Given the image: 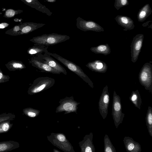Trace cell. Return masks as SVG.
<instances>
[{"mask_svg": "<svg viewBox=\"0 0 152 152\" xmlns=\"http://www.w3.org/2000/svg\"><path fill=\"white\" fill-rule=\"evenodd\" d=\"M63 107L64 109L65 110L70 111L73 109V106L72 103L67 102L64 104Z\"/></svg>", "mask_w": 152, "mask_h": 152, "instance_id": "83f0119b", "label": "cell"}, {"mask_svg": "<svg viewBox=\"0 0 152 152\" xmlns=\"http://www.w3.org/2000/svg\"><path fill=\"white\" fill-rule=\"evenodd\" d=\"M7 68L10 71L21 70L26 68L25 65L21 61L12 60L5 64Z\"/></svg>", "mask_w": 152, "mask_h": 152, "instance_id": "e0dca14e", "label": "cell"}, {"mask_svg": "<svg viewBox=\"0 0 152 152\" xmlns=\"http://www.w3.org/2000/svg\"><path fill=\"white\" fill-rule=\"evenodd\" d=\"M70 38V37L66 35L52 33L34 37L30 41L34 43V45H42L49 46L64 42Z\"/></svg>", "mask_w": 152, "mask_h": 152, "instance_id": "6da1fadb", "label": "cell"}, {"mask_svg": "<svg viewBox=\"0 0 152 152\" xmlns=\"http://www.w3.org/2000/svg\"><path fill=\"white\" fill-rule=\"evenodd\" d=\"M129 4L128 0H115L114 7L117 10Z\"/></svg>", "mask_w": 152, "mask_h": 152, "instance_id": "484cf974", "label": "cell"}, {"mask_svg": "<svg viewBox=\"0 0 152 152\" xmlns=\"http://www.w3.org/2000/svg\"><path fill=\"white\" fill-rule=\"evenodd\" d=\"M10 77L8 75L3 74L0 67V83H3L8 81Z\"/></svg>", "mask_w": 152, "mask_h": 152, "instance_id": "4316f807", "label": "cell"}, {"mask_svg": "<svg viewBox=\"0 0 152 152\" xmlns=\"http://www.w3.org/2000/svg\"><path fill=\"white\" fill-rule=\"evenodd\" d=\"M126 151L127 152H140V145L129 137L125 136L123 139Z\"/></svg>", "mask_w": 152, "mask_h": 152, "instance_id": "4fadbf2b", "label": "cell"}, {"mask_svg": "<svg viewBox=\"0 0 152 152\" xmlns=\"http://www.w3.org/2000/svg\"><path fill=\"white\" fill-rule=\"evenodd\" d=\"M58 139L61 142H64L65 140V137L62 134H59L57 136Z\"/></svg>", "mask_w": 152, "mask_h": 152, "instance_id": "4dcf8cb0", "label": "cell"}, {"mask_svg": "<svg viewBox=\"0 0 152 152\" xmlns=\"http://www.w3.org/2000/svg\"><path fill=\"white\" fill-rule=\"evenodd\" d=\"M15 115L11 113H4L0 114V123L7 121H12L15 119Z\"/></svg>", "mask_w": 152, "mask_h": 152, "instance_id": "d4e9b609", "label": "cell"}, {"mask_svg": "<svg viewBox=\"0 0 152 152\" xmlns=\"http://www.w3.org/2000/svg\"><path fill=\"white\" fill-rule=\"evenodd\" d=\"M47 1L49 2H55L56 1V0H46Z\"/></svg>", "mask_w": 152, "mask_h": 152, "instance_id": "d6a6232c", "label": "cell"}, {"mask_svg": "<svg viewBox=\"0 0 152 152\" xmlns=\"http://www.w3.org/2000/svg\"><path fill=\"white\" fill-rule=\"evenodd\" d=\"M112 115L116 128L121 124L124 117V114L122 112L121 98L115 91L113 93Z\"/></svg>", "mask_w": 152, "mask_h": 152, "instance_id": "277c9868", "label": "cell"}, {"mask_svg": "<svg viewBox=\"0 0 152 152\" xmlns=\"http://www.w3.org/2000/svg\"><path fill=\"white\" fill-rule=\"evenodd\" d=\"M104 152H116L115 149L107 134H105L104 138Z\"/></svg>", "mask_w": 152, "mask_h": 152, "instance_id": "603a6c76", "label": "cell"}, {"mask_svg": "<svg viewBox=\"0 0 152 152\" xmlns=\"http://www.w3.org/2000/svg\"><path fill=\"white\" fill-rule=\"evenodd\" d=\"M145 118L148 132L152 137V108L150 106L148 107Z\"/></svg>", "mask_w": 152, "mask_h": 152, "instance_id": "7402d4cb", "label": "cell"}, {"mask_svg": "<svg viewBox=\"0 0 152 152\" xmlns=\"http://www.w3.org/2000/svg\"><path fill=\"white\" fill-rule=\"evenodd\" d=\"M152 10L150 4H146L140 9L137 14L138 21L140 22L144 21L150 15Z\"/></svg>", "mask_w": 152, "mask_h": 152, "instance_id": "9a60e30c", "label": "cell"}, {"mask_svg": "<svg viewBox=\"0 0 152 152\" xmlns=\"http://www.w3.org/2000/svg\"><path fill=\"white\" fill-rule=\"evenodd\" d=\"M28 61L32 66L38 69L42 72L50 73L56 74H60L50 67L46 64L41 61L35 56H33Z\"/></svg>", "mask_w": 152, "mask_h": 152, "instance_id": "30bf717a", "label": "cell"}, {"mask_svg": "<svg viewBox=\"0 0 152 152\" xmlns=\"http://www.w3.org/2000/svg\"><path fill=\"white\" fill-rule=\"evenodd\" d=\"M90 50L96 54H101L104 55H108L111 52L110 47L107 43L92 47L90 48Z\"/></svg>", "mask_w": 152, "mask_h": 152, "instance_id": "ac0fdd59", "label": "cell"}, {"mask_svg": "<svg viewBox=\"0 0 152 152\" xmlns=\"http://www.w3.org/2000/svg\"><path fill=\"white\" fill-rule=\"evenodd\" d=\"M86 66L92 71L101 73L106 72L108 68L105 62L98 60L89 62Z\"/></svg>", "mask_w": 152, "mask_h": 152, "instance_id": "8fae6325", "label": "cell"}, {"mask_svg": "<svg viewBox=\"0 0 152 152\" xmlns=\"http://www.w3.org/2000/svg\"><path fill=\"white\" fill-rule=\"evenodd\" d=\"M110 102V97L108 91V87L106 85L103 89L98 103L99 113L103 119H105L107 116Z\"/></svg>", "mask_w": 152, "mask_h": 152, "instance_id": "52a82bcc", "label": "cell"}, {"mask_svg": "<svg viewBox=\"0 0 152 152\" xmlns=\"http://www.w3.org/2000/svg\"><path fill=\"white\" fill-rule=\"evenodd\" d=\"M8 25V24L6 23H3L0 24V28H3L7 27Z\"/></svg>", "mask_w": 152, "mask_h": 152, "instance_id": "1f68e13d", "label": "cell"}, {"mask_svg": "<svg viewBox=\"0 0 152 152\" xmlns=\"http://www.w3.org/2000/svg\"><path fill=\"white\" fill-rule=\"evenodd\" d=\"M10 121H7L0 123V134L8 132L12 127L13 124Z\"/></svg>", "mask_w": 152, "mask_h": 152, "instance_id": "cb8c5ba5", "label": "cell"}, {"mask_svg": "<svg viewBox=\"0 0 152 152\" xmlns=\"http://www.w3.org/2000/svg\"><path fill=\"white\" fill-rule=\"evenodd\" d=\"M45 24L44 23H28V25L24 26L21 28L20 34H28L43 27Z\"/></svg>", "mask_w": 152, "mask_h": 152, "instance_id": "d6986e66", "label": "cell"}, {"mask_svg": "<svg viewBox=\"0 0 152 152\" xmlns=\"http://www.w3.org/2000/svg\"><path fill=\"white\" fill-rule=\"evenodd\" d=\"M55 80L48 77H38L34 80L28 91L29 94L39 92L52 86L55 83Z\"/></svg>", "mask_w": 152, "mask_h": 152, "instance_id": "5b68a950", "label": "cell"}, {"mask_svg": "<svg viewBox=\"0 0 152 152\" xmlns=\"http://www.w3.org/2000/svg\"><path fill=\"white\" fill-rule=\"evenodd\" d=\"M129 99L136 107L139 110L140 109L142 101L140 95L138 90L132 91L129 97Z\"/></svg>", "mask_w": 152, "mask_h": 152, "instance_id": "44dd1931", "label": "cell"}, {"mask_svg": "<svg viewBox=\"0 0 152 152\" xmlns=\"http://www.w3.org/2000/svg\"><path fill=\"white\" fill-rule=\"evenodd\" d=\"M19 147V143L13 140L1 142H0V152L10 151Z\"/></svg>", "mask_w": 152, "mask_h": 152, "instance_id": "5bb4252c", "label": "cell"}, {"mask_svg": "<svg viewBox=\"0 0 152 152\" xmlns=\"http://www.w3.org/2000/svg\"><path fill=\"white\" fill-rule=\"evenodd\" d=\"M76 26L81 30L96 32L104 31V29L99 24L92 20H86L79 17L76 19Z\"/></svg>", "mask_w": 152, "mask_h": 152, "instance_id": "8992f818", "label": "cell"}, {"mask_svg": "<svg viewBox=\"0 0 152 152\" xmlns=\"http://www.w3.org/2000/svg\"><path fill=\"white\" fill-rule=\"evenodd\" d=\"M15 12L14 10L12 9H9L7 10L6 12V15L8 17H11L14 16Z\"/></svg>", "mask_w": 152, "mask_h": 152, "instance_id": "f546056e", "label": "cell"}, {"mask_svg": "<svg viewBox=\"0 0 152 152\" xmlns=\"http://www.w3.org/2000/svg\"><path fill=\"white\" fill-rule=\"evenodd\" d=\"M140 84L145 89L152 93V65L149 63H145L141 68L139 74Z\"/></svg>", "mask_w": 152, "mask_h": 152, "instance_id": "3957f363", "label": "cell"}, {"mask_svg": "<svg viewBox=\"0 0 152 152\" xmlns=\"http://www.w3.org/2000/svg\"><path fill=\"white\" fill-rule=\"evenodd\" d=\"M20 30V27L18 26H16L14 27L13 29L12 32L11 34L12 35H20V34L18 33Z\"/></svg>", "mask_w": 152, "mask_h": 152, "instance_id": "f1b7e54d", "label": "cell"}, {"mask_svg": "<svg viewBox=\"0 0 152 152\" xmlns=\"http://www.w3.org/2000/svg\"><path fill=\"white\" fill-rule=\"evenodd\" d=\"M35 56L41 61L45 63L53 69L58 72L66 75L67 72L65 69L56 60L46 53L39 54Z\"/></svg>", "mask_w": 152, "mask_h": 152, "instance_id": "ba28073f", "label": "cell"}, {"mask_svg": "<svg viewBox=\"0 0 152 152\" xmlns=\"http://www.w3.org/2000/svg\"><path fill=\"white\" fill-rule=\"evenodd\" d=\"M115 19L118 25L124 28V31L133 29L135 27L133 20L129 17L118 15Z\"/></svg>", "mask_w": 152, "mask_h": 152, "instance_id": "7c38bea8", "label": "cell"}, {"mask_svg": "<svg viewBox=\"0 0 152 152\" xmlns=\"http://www.w3.org/2000/svg\"><path fill=\"white\" fill-rule=\"evenodd\" d=\"M48 46L42 45H34L29 48L27 50V53L33 56L37 55L47 53L48 51Z\"/></svg>", "mask_w": 152, "mask_h": 152, "instance_id": "2e32d148", "label": "cell"}, {"mask_svg": "<svg viewBox=\"0 0 152 152\" xmlns=\"http://www.w3.org/2000/svg\"><path fill=\"white\" fill-rule=\"evenodd\" d=\"M93 134L92 132L85 137L83 151L85 152H95V149L93 144Z\"/></svg>", "mask_w": 152, "mask_h": 152, "instance_id": "ffe728a7", "label": "cell"}, {"mask_svg": "<svg viewBox=\"0 0 152 152\" xmlns=\"http://www.w3.org/2000/svg\"><path fill=\"white\" fill-rule=\"evenodd\" d=\"M46 53L51 56L53 57L63 64L69 70L78 75L87 83L91 88H94L93 82L80 66L56 53H52L48 52Z\"/></svg>", "mask_w": 152, "mask_h": 152, "instance_id": "7a4b0ae2", "label": "cell"}, {"mask_svg": "<svg viewBox=\"0 0 152 152\" xmlns=\"http://www.w3.org/2000/svg\"><path fill=\"white\" fill-rule=\"evenodd\" d=\"M144 39V35L137 34L133 39L131 45V61L135 63L137 60L141 51Z\"/></svg>", "mask_w": 152, "mask_h": 152, "instance_id": "9c48e42d", "label": "cell"}]
</instances>
